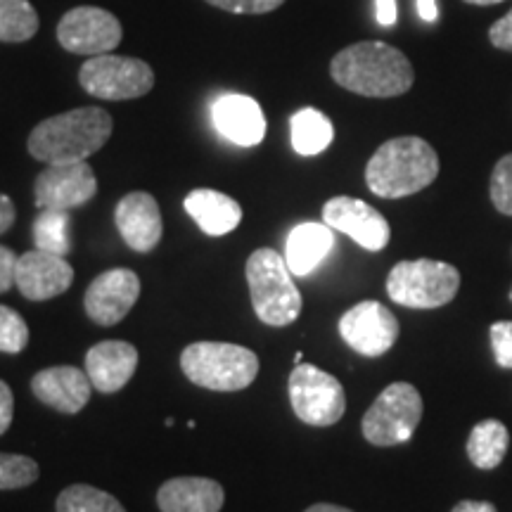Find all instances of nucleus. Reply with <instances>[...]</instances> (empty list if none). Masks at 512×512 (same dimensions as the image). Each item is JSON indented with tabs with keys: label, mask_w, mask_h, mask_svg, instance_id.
Wrapping results in <instances>:
<instances>
[{
	"label": "nucleus",
	"mask_w": 512,
	"mask_h": 512,
	"mask_svg": "<svg viewBox=\"0 0 512 512\" xmlns=\"http://www.w3.org/2000/svg\"><path fill=\"white\" fill-rule=\"evenodd\" d=\"M330 74L337 86L363 98H396L411 91L415 81L408 57L382 41H361L339 50Z\"/></svg>",
	"instance_id": "nucleus-1"
},
{
	"label": "nucleus",
	"mask_w": 512,
	"mask_h": 512,
	"mask_svg": "<svg viewBox=\"0 0 512 512\" xmlns=\"http://www.w3.org/2000/svg\"><path fill=\"white\" fill-rule=\"evenodd\" d=\"M112 117L102 107L55 114L29 133V155L43 164L88 162L112 136Z\"/></svg>",
	"instance_id": "nucleus-2"
},
{
	"label": "nucleus",
	"mask_w": 512,
	"mask_h": 512,
	"mask_svg": "<svg viewBox=\"0 0 512 512\" xmlns=\"http://www.w3.org/2000/svg\"><path fill=\"white\" fill-rule=\"evenodd\" d=\"M439 176L434 147L418 136L392 138L377 147L366 166V183L382 200H401L425 190Z\"/></svg>",
	"instance_id": "nucleus-3"
},
{
	"label": "nucleus",
	"mask_w": 512,
	"mask_h": 512,
	"mask_svg": "<svg viewBox=\"0 0 512 512\" xmlns=\"http://www.w3.org/2000/svg\"><path fill=\"white\" fill-rule=\"evenodd\" d=\"M249 297L256 318L271 328H285L302 316V292L292 280L285 256L271 247L252 252L245 266Z\"/></svg>",
	"instance_id": "nucleus-4"
},
{
	"label": "nucleus",
	"mask_w": 512,
	"mask_h": 512,
	"mask_svg": "<svg viewBox=\"0 0 512 512\" xmlns=\"http://www.w3.org/2000/svg\"><path fill=\"white\" fill-rule=\"evenodd\" d=\"M181 368L192 384L211 392H242L259 375V356L228 342H195L181 354Z\"/></svg>",
	"instance_id": "nucleus-5"
},
{
	"label": "nucleus",
	"mask_w": 512,
	"mask_h": 512,
	"mask_svg": "<svg viewBox=\"0 0 512 512\" xmlns=\"http://www.w3.org/2000/svg\"><path fill=\"white\" fill-rule=\"evenodd\" d=\"M460 273L456 266L434 259L401 261L387 275V294L406 309H439L456 299Z\"/></svg>",
	"instance_id": "nucleus-6"
},
{
	"label": "nucleus",
	"mask_w": 512,
	"mask_h": 512,
	"mask_svg": "<svg viewBox=\"0 0 512 512\" xmlns=\"http://www.w3.org/2000/svg\"><path fill=\"white\" fill-rule=\"evenodd\" d=\"M422 420V396L413 384L394 382L377 396L361 420V432L373 446H399L413 439Z\"/></svg>",
	"instance_id": "nucleus-7"
},
{
	"label": "nucleus",
	"mask_w": 512,
	"mask_h": 512,
	"mask_svg": "<svg viewBox=\"0 0 512 512\" xmlns=\"http://www.w3.org/2000/svg\"><path fill=\"white\" fill-rule=\"evenodd\" d=\"M79 83L88 95L100 100H136L155 88V72L138 57L95 55L79 69Z\"/></svg>",
	"instance_id": "nucleus-8"
},
{
	"label": "nucleus",
	"mask_w": 512,
	"mask_h": 512,
	"mask_svg": "<svg viewBox=\"0 0 512 512\" xmlns=\"http://www.w3.org/2000/svg\"><path fill=\"white\" fill-rule=\"evenodd\" d=\"M287 392L294 415L311 427L335 425L347 411V394L342 382L311 363L294 366Z\"/></svg>",
	"instance_id": "nucleus-9"
},
{
	"label": "nucleus",
	"mask_w": 512,
	"mask_h": 512,
	"mask_svg": "<svg viewBox=\"0 0 512 512\" xmlns=\"http://www.w3.org/2000/svg\"><path fill=\"white\" fill-rule=\"evenodd\" d=\"M124 38L121 22L112 12L81 5L69 10L57 24V41L64 50L74 55H107L119 46Z\"/></svg>",
	"instance_id": "nucleus-10"
},
{
	"label": "nucleus",
	"mask_w": 512,
	"mask_h": 512,
	"mask_svg": "<svg viewBox=\"0 0 512 512\" xmlns=\"http://www.w3.org/2000/svg\"><path fill=\"white\" fill-rule=\"evenodd\" d=\"M98 195V178L88 162L48 164L34 183V202L38 209L72 211Z\"/></svg>",
	"instance_id": "nucleus-11"
},
{
	"label": "nucleus",
	"mask_w": 512,
	"mask_h": 512,
	"mask_svg": "<svg viewBox=\"0 0 512 512\" xmlns=\"http://www.w3.org/2000/svg\"><path fill=\"white\" fill-rule=\"evenodd\" d=\"M339 337L356 354L377 358L384 356L399 339V320L380 302H361L339 318Z\"/></svg>",
	"instance_id": "nucleus-12"
},
{
	"label": "nucleus",
	"mask_w": 512,
	"mask_h": 512,
	"mask_svg": "<svg viewBox=\"0 0 512 512\" xmlns=\"http://www.w3.org/2000/svg\"><path fill=\"white\" fill-rule=\"evenodd\" d=\"M323 223H328L337 233L349 235L358 247L368 252H382L392 238V228L384 216L368 202L356 197L339 195L325 202Z\"/></svg>",
	"instance_id": "nucleus-13"
},
{
	"label": "nucleus",
	"mask_w": 512,
	"mask_h": 512,
	"mask_svg": "<svg viewBox=\"0 0 512 512\" xmlns=\"http://www.w3.org/2000/svg\"><path fill=\"white\" fill-rule=\"evenodd\" d=\"M140 297V278L136 271L128 268H112V271L100 273L98 278L88 285L86 297H83V309L86 316L95 325L112 328L124 320L136 306Z\"/></svg>",
	"instance_id": "nucleus-14"
},
{
	"label": "nucleus",
	"mask_w": 512,
	"mask_h": 512,
	"mask_svg": "<svg viewBox=\"0 0 512 512\" xmlns=\"http://www.w3.org/2000/svg\"><path fill=\"white\" fill-rule=\"evenodd\" d=\"M74 283V268L60 254L31 249L17 259L15 287L29 302H48L60 297Z\"/></svg>",
	"instance_id": "nucleus-15"
},
{
	"label": "nucleus",
	"mask_w": 512,
	"mask_h": 512,
	"mask_svg": "<svg viewBox=\"0 0 512 512\" xmlns=\"http://www.w3.org/2000/svg\"><path fill=\"white\" fill-rule=\"evenodd\" d=\"M114 223L121 240L126 242L133 252L147 254L159 245L164 233L162 211L150 192L136 190L121 197L117 209H114Z\"/></svg>",
	"instance_id": "nucleus-16"
},
{
	"label": "nucleus",
	"mask_w": 512,
	"mask_h": 512,
	"mask_svg": "<svg viewBox=\"0 0 512 512\" xmlns=\"http://www.w3.org/2000/svg\"><path fill=\"white\" fill-rule=\"evenodd\" d=\"M91 377L76 366L46 368L31 377V392L57 413L76 415L91 401Z\"/></svg>",
	"instance_id": "nucleus-17"
},
{
	"label": "nucleus",
	"mask_w": 512,
	"mask_h": 512,
	"mask_svg": "<svg viewBox=\"0 0 512 512\" xmlns=\"http://www.w3.org/2000/svg\"><path fill=\"white\" fill-rule=\"evenodd\" d=\"M138 368V349L131 342L107 339L88 349L86 373L91 384L102 394H114L124 389Z\"/></svg>",
	"instance_id": "nucleus-18"
},
{
	"label": "nucleus",
	"mask_w": 512,
	"mask_h": 512,
	"mask_svg": "<svg viewBox=\"0 0 512 512\" xmlns=\"http://www.w3.org/2000/svg\"><path fill=\"white\" fill-rule=\"evenodd\" d=\"M214 124L230 143L240 147L259 145L266 136V117L261 105L247 95H223L214 102Z\"/></svg>",
	"instance_id": "nucleus-19"
},
{
	"label": "nucleus",
	"mask_w": 512,
	"mask_h": 512,
	"mask_svg": "<svg viewBox=\"0 0 512 512\" xmlns=\"http://www.w3.org/2000/svg\"><path fill=\"white\" fill-rule=\"evenodd\" d=\"M226 491L209 477H174L157 491L162 512H221Z\"/></svg>",
	"instance_id": "nucleus-20"
},
{
	"label": "nucleus",
	"mask_w": 512,
	"mask_h": 512,
	"mask_svg": "<svg viewBox=\"0 0 512 512\" xmlns=\"http://www.w3.org/2000/svg\"><path fill=\"white\" fill-rule=\"evenodd\" d=\"M185 211L202 228V233L211 235V238H221V235L233 233L242 221L240 204L233 197L211 188L192 190L185 197Z\"/></svg>",
	"instance_id": "nucleus-21"
},
{
	"label": "nucleus",
	"mask_w": 512,
	"mask_h": 512,
	"mask_svg": "<svg viewBox=\"0 0 512 512\" xmlns=\"http://www.w3.org/2000/svg\"><path fill=\"white\" fill-rule=\"evenodd\" d=\"M335 247V230L328 223H299L287 235L285 261L292 275H309Z\"/></svg>",
	"instance_id": "nucleus-22"
},
{
	"label": "nucleus",
	"mask_w": 512,
	"mask_h": 512,
	"mask_svg": "<svg viewBox=\"0 0 512 512\" xmlns=\"http://www.w3.org/2000/svg\"><path fill=\"white\" fill-rule=\"evenodd\" d=\"M510 434L501 420H482L472 427L467 439V456L479 470H494L508 453Z\"/></svg>",
	"instance_id": "nucleus-23"
},
{
	"label": "nucleus",
	"mask_w": 512,
	"mask_h": 512,
	"mask_svg": "<svg viewBox=\"0 0 512 512\" xmlns=\"http://www.w3.org/2000/svg\"><path fill=\"white\" fill-rule=\"evenodd\" d=\"M292 128V147L304 157H313L325 152L335 138V126L323 112L304 107L290 119Z\"/></svg>",
	"instance_id": "nucleus-24"
},
{
	"label": "nucleus",
	"mask_w": 512,
	"mask_h": 512,
	"mask_svg": "<svg viewBox=\"0 0 512 512\" xmlns=\"http://www.w3.org/2000/svg\"><path fill=\"white\" fill-rule=\"evenodd\" d=\"M38 27V12L29 0H0V43L29 41Z\"/></svg>",
	"instance_id": "nucleus-25"
},
{
	"label": "nucleus",
	"mask_w": 512,
	"mask_h": 512,
	"mask_svg": "<svg viewBox=\"0 0 512 512\" xmlns=\"http://www.w3.org/2000/svg\"><path fill=\"white\" fill-rule=\"evenodd\" d=\"M72 219L69 211L41 209V214L34 221V245L43 252L64 256L72 249V238H69Z\"/></svg>",
	"instance_id": "nucleus-26"
},
{
	"label": "nucleus",
	"mask_w": 512,
	"mask_h": 512,
	"mask_svg": "<svg viewBox=\"0 0 512 512\" xmlns=\"http://www.w3.org/2000/svg\"><path fill=\"white\" fill-rule=\"evenodd\" d=\"M57 512H126L117 498L88 484H72L57 496Z\"/></svg>",
	"instance_id": "nucleus-27"
},
{
	"label": "nucleus",
	"mask_w": 512,
	"mask_h": 512,
	"mask_svg": "<svg viewBox=\"0 0 512 512\" xmlns=\"http://www.w3.org/2000/svg\"><path fill=\"white\" fill-rule=\"evenodd\" d=\"M38 479V465L29 456L0 453V491L24 489Z\"/></svg>",
	"instance_id": "nucleus-28"
},
{
	"label": "nucleus",
	"mask_w": 512,
	"mask_h": 512,
	"mask_svg": "<svg viewBox=\"0 0 512 512\" xmlns=\"http://www.w3.org/2000/svg\"><path fill=\"white\" fill-rule=\"evenodd\" d=\"M29 344L27 320L10 306H0V351L3 354H19Z\"/></svg>",
	"instance_id": "nucleus-29"
},
{
	"label": "nucleus",
	"mask_w": 512,
	"mask_h": 512,
	"mask_svg": "<svg viewBox=\"0 0 512 512\" xmlns=\"http://www.w3.org/2000/svg\"><path fill=\"white\" fill-rule=\"evenodd\" d=\"M491 202L505 216H512V152L498 159L491 174Z\"/></svg>",
	"instance_id": "nucleus-30"
},
{
	"label": "nucleus",
	"mask_w": 512,
	"mask_h": 512,
	"mask_svg": "<svg viewBox=\"0 0 512 512\" xmlns=\"http://www.w3.org/2000/svg\"><path fill=\"white\" fill-rule=\"evenodd\" d=\"M491 349H494V358L501 368L512 370V320H498L491 325Z\"/></svg>",
	"instance_id": "nucleus-31"
},
{
	"label": "nucleus",
	"mask_w": 512,
	"mask_h": 512,
	"mask_svg": "<svg viewBox=\"0 0 512 512\" xmlns=\"http://www.w3.org/2000/svg\"><path fill=\"white\" fill-rule=\"evenodd\" d=\"M207 3L233 15H266L278 10L285 0H207Z\"/></svg>",
	"instance_id": "nucleus-32"
},
{
	"label": "nucleus",
	"mask_w": 512,
	"mask_h": 512,
	"mask_svg": "<svg viewBox=\"0 0 512 512\" xmlns=\"http://www.w3.org/2000/svg\"><path fill=\"white\" fill-rule=\"evenodd\" d=\"M19 256L12 252L10 247L0 245V294L8 292L15 285V271H17Z\"/></svg>",
	"instance_id": "nucleus-33"
},
{
	"label": "nucleus",
	"mask_w": 512,
	"mask_h": 512,
	"mask_svg": "<svg viewBox=\"0 0 512 512\" xmlns=\"http://www.w3.org/2000/svg\"><path fill=\"white\" fill-rule=\"evenodd\" d=\"M489 38H491V46L498 50H508L512 53V10L508 15H503L494 27L489 29Z\"/></svg>",
	"instance_id": "nucleus-34"
},
{
	"label": "nucleus",
	"mask_w": 512,
	"mask_h": 512,
	"mask_svg": "<svg viewBox=\"0 0 512 512\" xmlns=\"http://www.w3.org/2000/svg\"><path fill=\"white\" fill-rule=\"evenodd\" d=\"M12 415H15V396H12L10 384L0 380V434L10 430Z\"/></svg>",
	"instance_id": "nucleus-35"
},
{
	"label": "nucleus",
	"mask_w": 512,
	"mask_h": 512,
	"mask_svg": "<svg viewBox=\"0 0 512 512\" xmlns=\"http://www.w3.org/2000/svg\"><path fill=\"white\" fill-rule=\"evenodd\" d=\"M396 0H375V17L382 27H394L396 24Z\"/></svg>",
	"instance_id": "nucleus-36"
},
{
	"label": "nucleus",
	"mask_w": 512,
	"mask_h": 512,
	"mask_svg": "<svg viewBox=\"0 0 512 512\" xmlns=\"http://www.w3.org/2000/svg\"><path fill=\"white\" fill-rule=\"evenodd\" d=\"M15 219H17L15 204H12L8 195H3V192H0V235L8 233V230L12 228V223H15Z\"/></svg>",
	"instance_id": "nucleus-37"
},
{
	"label": "nucleus",
	"mask_w": 512,
	"mask_h": 512,
	"mask_svg": "<svg viewBox=\"0 0 512 512\" xmlns=\"http://www.w3.org/2000/svg\"><path fill=\"white\" fill-rule=\"evenodd\" d=\"M451 512H498V510L486 501H460Z\"/></svg>",
	"instance_id": "nucleus-38"
},
{
	"label": "nucleus",
	"mask_w": 512,
	"mask_h": 512,
	"mask_svg": "<svg viewBox=\"0 0 512 512\" xmlns=\"http://www.w3.org/2000/svg\"><path fill=\"white\" fill-rule=\"evenodd\" d=\"M418 15L425 19V22H434L439 17L437 0H418Z\"/></svg>",
	"instance_id": "nucleus-39"
},
{
	"label": "nucleus",
	"mask_w": 512,
	"mask_h": 512,
	"mask_svg": "<svg viewBox=\"0 0 512 512\" xmlns=\"http://www.w3.org/2000/svg\"><path fill=\"white\" fill-rule=\"evenodd\" d=\"M304 512H354V510L342 508V505H332V503H316V505H311V508L304 510Z\"/></svg>",
	"instance_id": "nucleus-40"
},
{
	"label": "nucleus",
	"mask_w": 512,
	"mask_h": 512,
	"mask_svg": "<svg viewBox=\"0 0 512 512\" xmlns=\"http://www.w3.org/2000/svg\"><path fill=\"white\" fill-rule=\"evenodd\" d=\"M465 3H470V5H498V3H503V0H465Z\"/></svg>",
	"instance_id": "nucleus-41"
},
{
	"label": "nucleus",
	"mask_w": 512,
	"mask_h": 512,
	"mask_svg": "<svg viewBox=\"0 0 512 512\" xmlns=\"http://www.w3.org/2000/svg\"><path fill=\"white\" fill-rule=\"evenodd\" d=\"M297 363H304V354H302V351H297V354H294V366H297Z\"/></svg>",
	"instance_id": "nucleus-42"
},
{
	"label": "nucleus",
	"mask_w": 512,
	"mask_h": 512,
	"mask_svg": "<svg viewBox=\"0 0 512 512\" xmlns=\"http://www.w3.org/2000/svg\"><path fill=\"white\" fill-rule=\"evenodd\" d=\"M510 302H512V290H510Z\"/></svg>",
	"instance_id": "nucleus-43"
}]
</instances>
